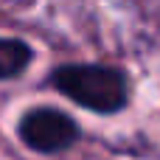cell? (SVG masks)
Returning a JSON list of instances; mask_svg holds the SVG:
<instances>
[{
    "label": "cell",
    "mask_w": 160,
    "mask_h": 160,
    "mask_svg": "<svg viewBox=\"0 0 160 160\" xmlns=\"http://www.w3.org/2000/svg\"><path fill=\"white\" fill-rule=\"evenodd\" d=\"M51 84L70 101L104 115L124 110L129 98L127 76L104 65H62L59 70H53Z\"/></svg>",
    "instance_id": "obj_1"
},
{
    "label": "cell",
    "mask_w": 160,
    "mask_h": 160,
    "mask_svg": "<svg viewBox=\"0 0 160 160\" xmlns=\"http://www.w3.org/2000/svg\"><path fill=\"white\" fill-rule=\"evenodd\" d=\"M20 141L42 155H56L70 149L79 141V127L70 115L51 110V107H37L22 115L20 121Z\"/></svg>",
    "instance_id": "obj_2"
},
{
    "label": "cell",
    "mask_w": 160,
    "mask_h": 160,
    "mask_svg": "<svg viewBox=\"0 0 160 160\" xmlns=\"http://www.w3.org/2000/svg\"><path fill=\"white\" fill-rule=\"evenodd\" d=\"M31 62V48L22 39H0V79H11Z\"/></svg>",
    "instance_id": "obj_3"
}]
</instances>
